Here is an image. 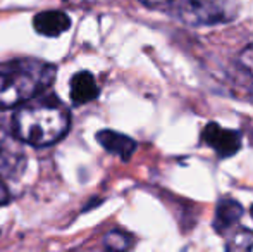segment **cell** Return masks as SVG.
Masks as SVG:
<instances>
[{
    "label": "cell",
    "instance_id": "obj_8",
    "mask_svg": "<svg viewBox=\"0 0 253 252\" xmlns=\"http://www.w3.org/2000/svg\"><path fill=\"white\" fill-rule=\"evenodd\" d=\"M98 94H100V90H98L97 81H95L91 73L81 71V73H76L71 78V101L76 105L95 101Z\"/></svg>",
    "mask_w": 253,
    "mask_h": 252
},
{
    "label": "cell",
    "instance_id": "obj_3",
    "mask_svg": "<svg viewBox=\"0 0 253 252\" xmlns=\"http://www.w3.org/2000/svg\"><path fill=\"white\" fill-rule=\"evenodd\" d=\"M174 14L190 26L231 23L240 14L238 0H176Z\"/></svg>",
    "mask_w": 253,
    "mask_h": 252
},
{
    "label": "cell",
    "instance_id": "obj_14",
    "mask_svg": "<svg viewBox=\"0 0 253 252\" xmlns=\"http://www.w3.org/2000/svg\"><path fill=\"white\" fill-rule=\"evenodd\" d=\"M252 216H253V205H252Z\"/></svg>",
    "mask_w": 253,
    "mask_h": 252
},
{
    "label": "cell",
    "instance_id": "obj_9",
    "mask_svg": "<svg viewBox=\"0 0 253 252\" xmlns=\"http://www.w3.org/2000/svg\"><path fill=\"white\" fill-rule=\"evenodd\" d=\"M243 216V205L233 199H224L217 204L215 218H213V230L219 233L227 232L238 223V219Z\"/></svg>",
    "mask_w": 253,
    "mask_h": 252
},
{
    "label": "cell",
    "instance_id": "obj_1",
    "mask_svg": "<svg viewBox=\"0 0 253 252\" xmlns=\"http://www.w3.org/2000/svg\"><path fill=\"white\" fill-rule=\"evenodd\" d=\"M69 125V111L55 97L24 104L17 109L12 119L17 138L35 147L57 144L67 133Z\"/></svg>",
    "mask_w": 253,
    "mask_h": 252
},
{
    "label": "cell",
    "instance_id": "obj_6",
    "mask_svg": "<svg viewBox=\"0 0 253 252\" xmlns=\"http://www.w3.org/2000/svg\"><path fill=\"white\" fill-rule=\"evenodd\" d=\"M33 28L43 37H59L71 28V17L62 10H43L33 17Z\"/></svg>",
    "mask_w": 253,
    "mask_h": 252
},
{
    "label": "cell",
    "instance_id": "obj_5",
    "mask_svg": "<svg viewBox=\"0 0 253 252\" xmlns=\"http://www.w3.org/2000/svg\"><path fill=\"white\" fill-rule=\"evenodd\" d=\"M202 140L217 152L219 157H231L241 149V133L236 130H227L217 123H209L203 128Z\"/></svg>",
    "mask_w": 253,
    "mask_h": 252
},
{
    "label": "cell",
    "instance_id": "obj_2",
    "mask_svg": "<svg viewBox=\"0 0 253 252\" xmlns=\"http://www.w3.org/2000/svg\"><path fill=\"white\" fill-rule=\"evenodd\" d=\"M55 66L38 59L0 62V109H10L31 101L50 87Z\"/></svg>",
    "mask_w": 253,
    "mask_h": 252
},
{
    "label": "cell",
    "instance_id": "obj_12",
    "mask_svg": "<svg viewBox=\"0 0 253 252\" xmlns=\"http://www.w3.org/2000/svg\"><path fill=\"white\" fill-rule=\"evenodd\" d=\"M140 2L147 7H152V9H162V7L174 3V0H140Z\"/></svg>",
    "mask_w": 253,
    "mask_h": 252
},
{
    "label": "cell",
    "instance_id": "obj_13",
    "mask_svg": "<svg viewBox=\"0 0 253 252\" xmlns=\"http://www.w3.org/2000/svg\"><path fill=\"white\" fill-rule=\"evenodd\" d=\"M9 202V192H7V187L2 183V180H0V205L7 204Z\"/></svg>",
    "mask_w": 253,
    "mask_h": 252
},
{
    "label": "cell",
    "instance_id": "obj_10",
    "mask_svg": "<svg viewBox=\"0 0 253 252\" xmlns=\"http://www.w3.org/2000/svg\"><path fill=\"white\" fill-rule=\"evenodd\" d=\"M252 247H253V232L247 228H240L236 233H233L226 249L233 252H241V251H250Z\"/></svg>",
    "mask_w": 253,
    "mask_h": 252
},
{
    "label": "cell",
    "instance_id": "obj_7",
    "mask_svg": "<svg viewBox=\"0 0 253 252\" xmlns=\"http://www.w3.org/2000/svg\"><path fill=\"white\" fill-rule=\"evenodd\" d=\"M97 140L107 152L119 155L123 161H129L131 155L134 154V151H136V147H138L136 142H134L131 137L123 135V133H117V131H112V130L98 131Z\"/></svg>",
    "mask_w": 253,
    "mask_h": 252
},
{
    "label": "cell",
    "instance_id": "obj_11",
    "mask_svg": "<svg viewBox=\"0 0 253 252\" xmlns=\"http://www.w3.org/2000/svg\"><path fill=\"white\" fill-rule=\"evenodd\" d=\"M103 246L110 251H126L131 247V237L124 232L114 230V232H110L105 235V239H103Z\"/></svg>",
    "mask_w": 253,
    "mask_h": 252
},
{
    "label": "cell",
    "instance_id": "obj_4",
    "mask_svg": "<svg viewBox=\"0 0 253 252\" xmlns=\"http://www.w3.org/2000/svg\"><path fill=\"white\" fill-rule=\"evenodd\" d=\"M23 145L17 142V135H10L0 128V176L3 178H16L21 175L26 166Z\"/></svg>",
    "mask_w": 253,
    "mask_h": 252
}]
</instances>
